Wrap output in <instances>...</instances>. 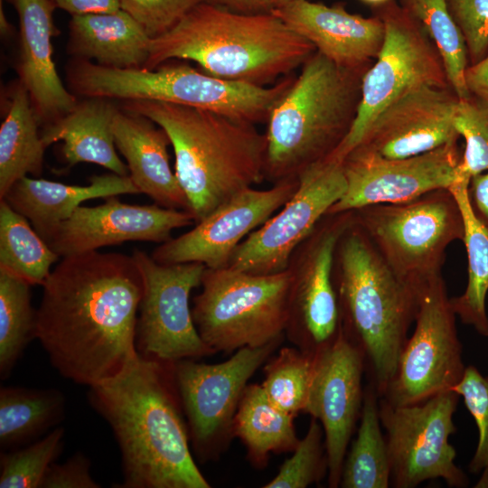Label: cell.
Segmentation results:
<instances>
[{
	"mask_svg": "<svg viewBox=\"0 0 488 488\" xmlns=\"http://www.w3.org/2000/svg\"><path fill=\"white\" fill-rule=\"evenodd\" d=\"M42 287L36 339L62 377L91 387L139 355L143 281L132 256L93 250L62 257Z\"/></svg>",
	"mask_w": 488,
	"mask_h": 488,
	"instance_id": "cell-1",
	"label": "cell"
},
{
	"mask_svg": "<svg viewBox=\"0 0 488 488\" xmlns=\"http://www.w3.org/2000/svg\"><path fill=\"white\" fill-rule=\"evenodd\" d=\"M90 406L121 454L117 488H209L190 450L174 362L139 355L117 376L89 387Z\"/></svg>",
	"mask_w": 488,
	"mask_h": 488,
	"instance_id": "cell-2",
	"label": "cell"
},
{
	"mask_svg": "<svg viewBox=\"0 0 488 488\" xmlns=\"http://www.w3.org/2000/svg\"><path fill=\"white\" fill-rule=\"evenodd\" d=\"M316 50L274 14H242L203 1L151 38L143 68L195 61L219 79L267 87L293 74Z\"/></svg>",
	"mask_w": 488,
	"mask_h": 488,
	"instance_id": "cell-3",
	"label": "cell"
},
{
	"mask_svg": "<svg viewBox=\"0 0 488 488\" xmlns=\"http://www.w3.org/2000/svg\"><path fill=\"white\" fill-rule=\"evenodd\" d=\"M121 105L166 132L174 173L195 223L236 193L264 181L267 137L255 124L156 100H124Z\"/></svg>",
	"mask_w": 488,
	"mask_h": 488,
	"instance_id": "cell-4",
	"label": "cell"
},
{
	"mask_svg": "<svg viewBox=\"0 0 488 488\" xmlns=\"http://www.w3.org/2000/svg\"><path fill=\"white\" fill-rule=\"evenodd\" d=\"M333 281L341 327L363 351L380 398L394 378L415 321L418 290L395 274L354 212L336 244Z\"/></svg>",
	"mask_w": 488,
	"mask_h": 488,
	"instance_id": "cell-5",
	"label": "cell"
},
{
	"mask_svg": "<svg viewBox=\"0 0 488 488\" xmlns=\"http://www.w3.org/2000/svg\"><path fill=\"white\" fill-rule=\"evenodd\" d=\"M368 68L340 67L318 52L305 61L266 123L265 181L298 180L333 155L355 120Z\"/></svg>",
	"mask_w": 488,
	"mask_h": 488,
	"instance_id": "cell-6",
	"label": "cell"
},
{
	"mask_svg": "<svg viewBox=\"0 0 488 488\" xmlns=\"http://www.w3.org/2000/svg\"><path fill=\"white\" fill-rule=\"evenodd\" d=\"M295 78L290 74L271 86L259 87L168 61L148 70L117 69L72 59L66 68L67 87L77 97L163 101L215 111L255 125L267 123Z\"/></svg>",
	"mask_w": 488,
	"mask_h": 488,
	"instance_id": "cell-7",
	"label": "cell"
},
{
	"mask_svg": "<svg viewBox=\"0 0 488 488\" xmlns=\"http://www.w3.org/2000/svg\"><path fill=\"white\" fill-rule=\"evenodd\" d=\"M290 285L287 269L256 275L206 267L192 308L201 338L226 353L282 338L289 320Z\"/></svg>",
	"mask_w": 488,
	"mask_h": 488,
	"instance_id": "cell-8",
	"label": "cell"
},
{
	"mask_svg": "<svg viewBox=\"0 0 488 488\" xmlns=\"http://www.w3.org/2000/svg\"><path fill=\"white\" fill-rule=\"evenodd\" d=\"M353 212L395 274L418 290L442 275L447 247L464 236L461 211L448 188L406 202L372 204Z\"/></svg>",
	"mask_w": 488,
	"mask_h": 488,
	"instance_id": "cell-9",
	"label": "cell"
},
{
	"mask_svg": "<svg viewBox=\"0 0 488 488\" xmlns=\"http://www.w3.org/2000/svg\"><path fill=\"white\" fill-rule=\"evenodd\" d=\"M373 9L384 23V42L362 76L352 127L330 160L343 162L378 115L404 93L422 85L449 86L442 58L423 27L395 0Z\"/></svg>",
	"mask_w": 488,
	"mask_h": 488,
	"instance_id": "cell-10",
	"label": "cell"
},
{
	"mask_svg": "<svg viewBox=\"0 0 488 488\" xmlns=\"http://www.w3.org/2000/svg\"><path fill=\"white\" fill-rule=\"evenodd\" d=\"M460 396L446 391L422 402L392 405L379 401L381 427L390 465V484L414 488L425 481L443 479L455 488L469 483L456 465V451L449 437L455 433L453 420Z\"/></svg>",
	"mask_w": 488,
	"mask_h": 488,
	"instance_id": "cell-11",
	"label": "cell"
},
{
	"mask_svg": "<svg viewBox=\"0 0 488 488\" xmlns=\"http://www.w3.org/2000/svg\"><path fill=\"white\" fill-rule=\"evenodd\" d=\"M455 320L442 275L419 288L413 333L380 398L392 405H410L453 391L466 368Z\"/></svg>",
	"mask_w": 488,
	"mask_h": 488,
	"instance_id": "cell-12",
	"label": "cell"
},
{
	"mask_svg": "<svg viewBox=\"0 0 488 488\" xmlns=\"http://www.w3.org/2000/svg\"><path fill=\"white\" fill-rule=\"evenodd\" d=\"M143 281L136 344L144 356L176 362L216 353L201 338L189 298L201 286L206 267L202 263L163 264L145 251L131 255Z\"/></svg>",
	"mask_w": 488,
	"mask_h": 488,
	"instance_id": "cell-13",
	"label": "cell"
},
{
	"mask_svg": "<svg viewBox=\"0 0 488 488\" xmlns=\"http://www.w3.org/2000/svg\"><path fill=\"white\" fill-rule=\"evenodd\" d=\"M244 347L227 361L206 364L195 359L174 362V378L198 458L213 459L233 435V419L249 380L282 342Z\"/></svg>",
	"mask_w": 488,
	"mask_h": 488,
	"instance_id": "cell-14",
	"label": "cell"
},
{
	"mask_svg": "<svg viewBox=\"0 0 488 488\" xmlns=\"http://www.w3.org/2000/svg\"><path fill=\"white\" fill-rule=\"evenodd\" d=\"M353 220V210L326 213L292 253L289 320L286 333L298 348L315 352L340 330L333 281L336 244Z\"/></svg>",
	"mask_w": 488,
	"mask_h": 488,
	"instance_id": "cell-15",
	"label": "cell"
},
{
	"mask_svg": "<svg viewBox=\"0 0 488 488\" xmlns=\"http://www.w3.org/2000/svg\"><path fill=\"white\" fill-rule=\"evenodd\" d=\"M345 190L342 162L327 159L310 167L279 212L237 247L227 267L256 275L285 271L294 250Z\"/></svg>",
	"mask_w": 488,
	"mask_h": 488,
	"instance_id": "cell-16",
	"label": "cell"
},
{
	"mask_svg": "<svg viewBox=\"0 0 488 488\" xmlns=\"http://www.w3.org/2000/svg\"><path fill=\"white\" fill-rule=\"evenodd\" d=\"M457 141L405 158H384L360 148L343 160L346 190L327 213L381 203H400L457 181Z\"/></svg>",
	"mask_w": 488,
	"mask_h": 488,
	"instance_id": "cell-17",
	"label": "cell"
},
{
	"mask_svg": "<svg viewBox=\"0 0 488 488\" xmlns=\"http://www.w3.org/2000/svg\"><path fill=\"white\" fill-rule=\"evenodd\" d=\"M366 366L363 351L340 330L314 352V364L305 413L323 427L328 459V484L340 486L348 445L361 417Z\"/></svg>",
	"mask_w": 488,
	"mask_h": 488,
	"instance_id": "cell-18",
	"label": "cell"
},
{
	"mask_svg": "<svg viewBox=\"0 0 488 488\" xmlns=\"http://www.w3.org/2000/svg\"><path fill=\"white\" fill-rule=\"evenodd\" d=\"M298 185L299 179L283 181L265 190L244 189L191 230L161 243L151 256L163 264L197 262L208 268L227 267L237 247L279 210Z\"/></svg>",
	"mask_w": 488,
	"mask_h": 488,
	"instance_id": "cell-19",
	"label": "cell"
},
{
	"mask_svg": "<svg viewBox=\"0 0 488 488\" xmlns=\"http://www.w3.org/2000/svg\"><path fill=\"white\" fill-rule=\"evenodd\" d=\"M459 100L450 86L416 87L378 115L355 148L398 159L456 142L460 136L455 118Z\"/></svg>",
	"mask_w": 488,
	"mask_h": 488,
	"instance_id": "cell-20",
	"label": "cell"
},
{
	"mask_svg": "<svg viewBox=\"0 0 488 488\" xmlns=\"http://www.w3.org/2000/svg\"><path fill=\"white\" fill-rule=\"evenodd\" d=\"M96 206H80L61 222L47 244L60 257L140 240L164 243L175 229L195 224L192 213L152 205L120 202L116 196Z\"/></svg>",
	"mask_w": 488,
	"mask_h": 488,
	"instance_id": "cell-21",
	"label": "cell"
},
{
	"mask_svg": "<svg viewBox=\"0 0 488 488\" xmlns=\"http://www.w3.org/2000/svg\"><path fill=\"white\" fill-rule=\"evenodd\" d=\"M272 14L309 41L316 52L343 68L370 67L384 42V23L378 15L352 14L342 2L327 5L292 0L274 8Z\"/></svg>",
	"mask_w": 488,
	"mask_h": 488,
	"instance_id": "cell-22",
	"label": "cell"
},
{
	"mask_svg": "<svg viewBox=\"0 0 488 488\" xmlns=\"http://www.w3.org/2000/svg\"><path fill=\"white\" fill-rule=\"evenodd\" d=\"M19 17L18 80L28 91L41 128L70 112L78 99L61 80L52 38L59 34L52 0H11Z\"/></svg>",
	"mask_w": 488,
	"mask_h": 488,
	"instance_id": "cell-23",
	"label": "cell"
},
{
	"mask_svg": "<svg viewBox=\"0 0 488 488\" xmlns=\"http://www.w3.org/2000/svg\"><path fill=\"white\" fill-rule=\"evenodd\" d=\"M112 130L117 149L125 157L128 175L140 193L155 204L190 211L189 202L169 162L166 132L142 115L117 110Z\"/></svg>",
	"mask_w": 488,
	"mask_h": 488,
	"instance_id": "cell-24",
	"label": "cell"
},
{
	"mask_svg": "<svg viewBox=\"0 0 488 488\" xmlns=\"http://www.w3.org/2000/svg\"><path fill=\"white\" fill-rule=\"evenodd\" d=\"M129 175L114 173L93 175L88 185H70L42 178L23 176L1 199L23 215L46 241L61 222L68 220L80 204L95 198L118 194H138Z\"/></svg>",
	"mask_w": 488,
	"mask_h": 488,
	"instance_id": "cell-25",
	"label": "cell"
},
{
	"mask_svg": "<svg viewBox=\"0 0 488 488\" xmlns=\"http://www.w3.org/2000/svg\"><path fill=\"white\" fill-rule=\"evenodd\" d=\"M111 100L98 97L78 100L70 112L41 128L45 146L62 141L61 154L70 167L91 163L128 175L127 165L117 153L112 123L118 108Z\"/></svg>",
	"mask_w": 488,
	"mask_h": 488,
	"instance_id": "cell-26",
	"label": "cell"
},
{
	"mask_svg": "<svg viewBox=\"0 0 488 488\" xmlns=\"http://www.w3.org/2000/svg\"><path fill=\"white\" fill-rule=\"evenodd\" d=\"M151 37L128 13L74 15L69 23L67 52L72 59L117 69L143 68Z\"/></svg>",
	"mask_w": 488,
	"mask_h": 488,
	"instance_id": "cell-27",
	"label": "cell"
},
{
	"mask_svg": "<svg viewBox=\"0 0 488 488\" xmlns=\"http://www.w3.org/2000/svg\"><path fill=\"white\" fill-rule=\"evenodd\" d=\"M40 127L28 91L17 80L9 92L0 127V200L22 177L41 176L47 147Z\"/></svg>",
	"mask_w": 488,
	"mask_h": 488,
	"instance_id": "cell-28",
	"label": "cell"
},
{
	"mask_svg": "<svg viewBox=\"0 0 488 488\" xmlns=\"http://www.w3.org/2000/svg\"><path fill=\"white\" fill-rule=\"evenodd\" d=\"M295 417L274 405L261 385H248L233 419V436L242 441L251 463L264 467L270 453L294 451L297 446Z\"/></svg>",
	"mask_w": 488,
	"mask_h": 488,
	"instance_id": "cell-29",
	"label": "cell"
},
{
	"mask_svg": "<svg viewBox=\"0 0 488 488\" xmlns=\"http://www.w3.org/2000/svg\"><path fill=\"white\" fill-rule=\"evenodd\" d=\"M470 181L458 180L448 189L455 196L464 223L467 255V284L464 293L450 298L452 308L462 323L488 337V227L475 215L468 197Z\"/></svg>",
	"mask_w": 488,
	"mask_h": 488,
	"instance_id": "cell-30",
	"label": "cell"
},
{
	"mask_svg": "<svg viewBox=\"0 0 488 488\" xmlns=\"http://www.w3.org/2000/svg\"><path fill=\"white\" fill-rule=\"evenodd\" d=\"M64 412L65 397L59 389L1 387V449L12 450L35 441L59 425Z\"/></svg>",
	"mask_w": 488,
	"mask_h": 488,
	"instance_id": "cell-31",
	"label": "cell"
},
{
	"mask_svg": "<svg viewBox=\"0 0 488 488\" xmlns=\"http://www.w3.org/2000/svg\"><path fill=\"white\" fill-rule=\"evenodd\" d=\"M378 398L371 383L364 391L357 436L343 462L340 482L343 488H388L390 485L389 459Z\"/></svg>",
	"mask_w": 488,
	"mask_h": 488,
	"instance_id": "cell-32",
	"label": "cell"
},
{
	"mask_svg": "<svg viewBox=\"0 0 488 488\" xmlns=\"http://www.w3.org/2000/svg\"><path fill=\"white\" fill-rule=\"evenodd\" d=\"M59 258L23 215L0 200V269L42 286Z\"/></svg>",
	"mask_w": 488,
	"mask_h": 488,
	"instance_id": "cell-33",
	"label": "cell"
},
{
	"mask_svg": "<svg viewBox=\"0 0 488 488\" xmlns=\"http://www.w3.org/2000/svg\"><path fill=\"white\" fill-rule=\"evenodd\" d=\"M435 43L444 63L449 86L460 99L470 96L465 83L469 58L465 39L454 21L446 0H399Z\"/></svg>",
	"mask_w": 488,
	"mask_h": 488,
	"instance_id": "cell-34",
	"label": "cell"
},
{
	"mask_svg": "<svg viewBox=\"0 0 488 488\" xmlns=\"http://www.w3.org/2000/svg\"><path fill=\"white\" fill-rule=\"evenodd\" d=\"M31 284L0 269V376L7 378L29 343L36 338L37 310Z\"/></svg>",
	"mask_w": 488,
	"mask_h": 488,
	"instance_id": "cell-35",
	"label": "cell"
},
{
	"mask_svg": "<svg viewBox=\"0 0 488 488\" xmlns=\"http://www.w3.org/2000/svg\"><path fill=\"white\" fill-rule=\"evenodd\" d=\"M314 352L284 347L264 367L260 384L268 399L280 409L305 412L313 378Z\"/></svg>",
	"mask_w": 488,
	"mask_h": 488,
	"instance_id": "cell-36",
	"label": "cell"
},
{
	"mask_svg": "<svg viewBox=\"0 0 488 488\" xmlns=\"http://www.w3.org/2000/svg\"><path fill=\"white\" fill-rule=\"evenodd\" d=\"M64 428L0 455V488H41L47 470L63 449Z\"/></svg>",
	"mask_w": 488,
	"mask_h": 488,
	"instance_id": "cell-37",
	"label": "cell"
},
{
	"mask_svg": "<svg viewBox=\"0 0 488 488\" xmlns=\"http://www.w3.org/2000/svg\"><path fill=\"white\" fill-rule=\"evenodd\" d=\"M455 126L465 139L457 181L488 171V99L471 95L459 100Z\"/></svg>",
	"mask_w": 488,
	"mask_h": 488,
	"instance_id": "cell-38",
	"label": "cell"
},
{
	"mask_svg": "<svg viewBox=\"0 0 488 488\" xmlns=\"http://www.w3.org/2000/svg\"><path fill=\"white\" fill-rule=\"evenodd\" d=\"M324 429L312 418L305 436L299 440L294 454L281 465L277 474L265 488H305L322 480L328 472Z\"/></svg>",
	"mask_w": 488,
	"mask_h": 488,
	"instance_id": "cell-39",
	"label": "cell"
},
{
	"mask_svg": "<svg viewBox=\"0 0 488 488\" xmlns=\"http://www.w3.org/2000/svg\"><path fill=\"white\" fill-rule=\"evenodd\" d=\"M452 390L463 398L478 429V443L468 469L472 474H482L477 487H488V376L473 365L467 366Z\"/></svg>",
	"mask_w": 488,
	"mask_h": 488,
	"instance_id": "cell-40",
	"label": "cell"
},
{
	"mask_svg": "<svg viewBox=\"0 0 488 488\" xmlns=\"http://www.w3.org/2000/svg\"><path fill=\"white\" fill-rule=\"evenodd\" d=\"M205 0H119L151 37H157L176 24L192 8Z\"/></svg>",
	"mask_w": 488,
	"mask_h": 488,
	"instance_id": "cell-41",
	"label": "cell"
},
{
	"mask_svg": "<svg viewBox=\"0 0 488 488\" xmlns=\"http://www.w3.org/2000/svg\"><path fill=\"white\" fill-rule=\"evenodd\" d=\"M446 3L465 39L469 63L478 62L488 51V0H446Z\"/></svg>",
	"mask_w": 488,
	"mask_h": 488,
	"instance_id": "cell-42",
	"label": "cell"
},
{
	"mask_svg": "<svg viewBox=\"0 0 488 488\" xmlns=\"http://www.w3.org/2000/svg\"><path fill=\"white\" fill-rule=\"evenodd\" d=\"M91 462L82 452H77L65 462L52 463L41 488H99L90 474Z\"/></svg>",
	"mask_w": 488,
	"mask_h": 488,
	"instance_id": "cell-43",
	"label": "cell"
},
{
	"mask_svg": "<svg viewBox=\"0 0 488 488\" xmlns=\"http://www.w3.org/2000/svg\"><path fill=\"white\" fill-rule=\"evenodd\" d=\"M56 8L74 15L114 13L121 9L119 0H52Z\"/></svg>",
	"mask_w": 488,
	"mask_h": 488,
	"instance_id": "cell-44",
	"label": "cell"
},
{
	"mask_svg": "<svg viewBox=\"0 0 488 488\" xmlns=\"http://www.w3.org/2000/svg\"><path fill=\"white\" fill-rule=\"evenodd\" d=\"M468 197L475 215L488 227V171L470 179Z\"/></svg>",
	"mask_w": 488,
	"mask_h": 488,
	"instance_id": "cell-45",
	"label": "cell"
},
{
	"mask_svg": "<svg viewBox=\"0 0 488 488\" xmlns=\"http://www.w3.org/2000/svg\"><path fill=\"white\" fill-rule=\"evenodd\" d=\"M465 83L471 95L488 99V55L467 67Z\"/></svg>",
	"mask_w": 488,
	"mask_h": 488,
	"instance_id": "cell-46",
	"label": "cell"
},
{
	"mask_svg": "<svg viewBox=\"0 0 488 488\" xmlns=\"http://www.w3.org/2000/svg\"><path fill=\"white\" fill-rule=\"evenodd\" d=\"M206 2L242 14L271 13L270 0H205Z\"/></svg>",
	"mask_w": 488,
	"mask_h": 488,
	"instance_id": "cell-47",
	"label": "cell"
},
{
	"mask_svg": "<svg viewBox=\"0 0 488 488\" xmlns=\"http://www.w3.org/2000/svg\"><path fill=\"white\" fill-rule=\"evenodd\" d=\"M362 3L371 5L372 8L386 4L389 0H360Z\"/></svg>",
	"mask_w": 488,
	"mask_h": 488,
	"instance_id": "cell-48",
	"label": "cell"
},
{
	"mask_svg": "<svg viewBox=\"0 0 488 488\" xmlns=\"http://www.w3.org/2000/svg\"><path fill=\"white\" fill-rule=\"evenodd\" d=\"M271 1V4L273 5V9L276 8V7H279L292 0H270Z\"/></svg>",
	"mask_w": 488,
	"mask_h": 488,
	"instance_id": "cell-49",
	"label": "cell"
}]
</instances>
